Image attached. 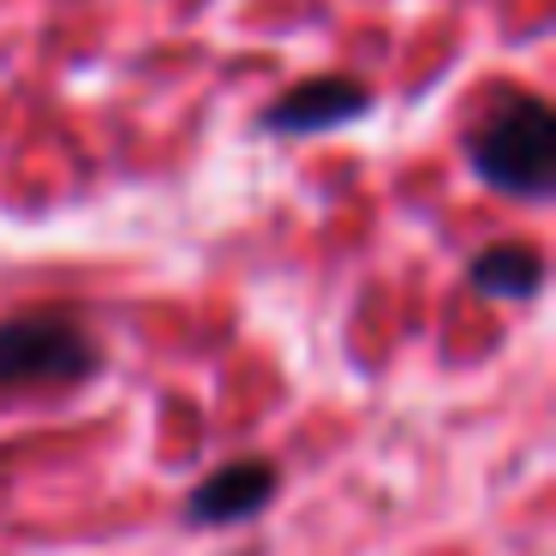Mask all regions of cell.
<instances>
[{
	"label": "cell",
	"mask_w": 556,
	"mask_h": 556,
	"mask_svg": "<svg viewBox=\"0 0 556 556\" xmlns=\"http://www.w3.org/2000/svg\"><path fill=\"white\" fill-rule=\"evenodd\" d=\"M467 281L484 300H532L544 288V257L532 245H491V252L472 257Z\"/></svg>",
	"instance_id": "cell-5"
},
{
	"label": "cell",
	"mask_w": 556,
	"mask_h": 556,
	"mask_svg": "<svg viewBox=\"0 0 556 556\" xmlns=\"http://www.w3.org/2000/svg\"><path fill=\"white\" fill-rule=\"evenodd\" d=\"M467 162L491 192H508V198H551V180H556V121L532 90H508L496 97V109L472 126L467 138Z\"/></svg>",
	"instance_id": "cell-1"
},
{
	"label": "cell",
	"mask_w": 556,
	"mask_h": 556,
	"mask_svg": "<svg viewBox=\"0 0 556 556\" xmlns=\"http://www.w3.org/2000/svg\"><path fill=\"white\" fill-rule=\"evenodd\" d=\"M97 336L66 312H25L0 324V389H66L97 377Z\"/></svg>",
	"instance_id": "cell-2"
},
{
	"label": "cell",
	"mask_w": 556,
	"mask_h": 556,
	"mask_svg": "<svg viewBox=\"0 0 556 556\" xmlns=\"http://www.w3.org/2000/svg\"><path fill=\"white\" fill-rule=\"evenodd\" d=\"M371 114V90L348 73H317L305 85H293L281 102H269L264 114V132L281 138H312V132H336L348 121H365Z\"/></svg>",
	"instance_id": "cell-3"
},
{
	"label": "cell",
	"mask_w": 556,
	"mask_h": 556,
	"mask_svg": "<svg viewBox=\"0 0 556 556\" xmlns=\"http://www.w3.org/2000/svg\"><path fill=\"white\" fill-rule=\"evenodd\" d=\"M276 491H281V472L269 460H228V467L210 472L186 496V527H233V520H252L257 508H269Z\"/></svg>",
	"instance_id": "cell-4"
}]
</instances>
